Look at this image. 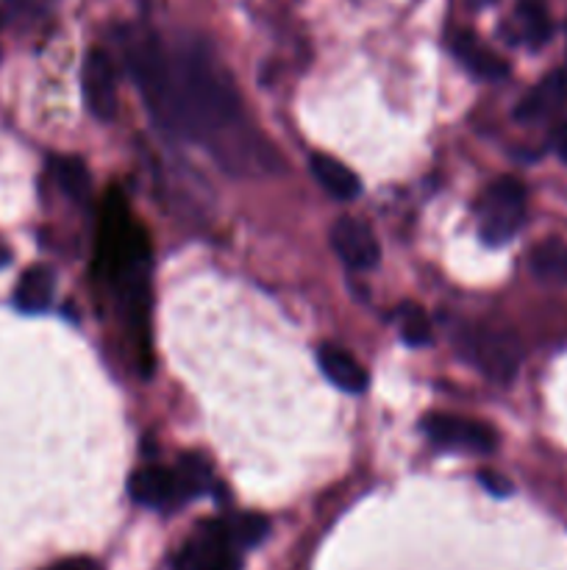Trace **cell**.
Here are the masks:
<instances>
[{"mask_svg": "<svg viewBox=\"0 0 567 570\" xmlns=\"http://www.w3.org/2000/svg\"><path fill=\"white\" fill-rule=\"evenodd\" d=\"M470 3H476V6H489V3H495V0H470Z\"/></svg>", "mask_w": 567, "mask_h": 570, "instance_id": "cell-24", "label": "cell"}, {"mask_svg": "<svg viewBox=\"0 0 567 570\" xmlns=\"http://www.w3.org/2000/svg\"><path fill=\"white\" fill-rule=\"evenodd\" d=\"M422 432L437 449L467 451V454H493L498 449V434L489 423L454 415H428Z\"/></svg>", "mask_w": 567, "mask_h": 570, "instance_id": "cell-6", "label": "cell"}, {"mask_svg": "<svg viewBox=\"0 0 567 570\" xmlns=\"http://www.w3.org/2000/svg\"><path fill=\"white\" fill-rule=\"evenodd\" d=\"M309 167H311V176L317 178L322 189H326L331 198L337 200H354L359 198L361 193V181L348 165H342L339 159L328 154H311L309 156Z\"/></svg>", "mask_w": 567, "mask_h": 570, "instance_id": "cell-12", "label": "cell"}, {"mask_svg": "<svg viewBox=\"0 0 567 570\" xmlns=\"http://www.w3.org/2000/svg\"><path fill=\"white\" fill-rule=\"evenodd\" d=\"M172 570H242V557L228 534L226 521H203L181 546Z\"/></svg>", "mask_w": 567, "mask_h": 570, "instance_id": "cell-5", "label": "cell"}, {"mask_svg": "<svg viewBox=\"0 0 567 570\" xmlns=\"http://www.w3.org/2000/svg\"><path fill=\"white\" fill-rule=\"evenodd\" d=\"M515 26L528 48H543L554 37V20H550L545 0H517Z\"/></svg>", "mask_w": 567, "mask_h": 570, "instance_id": "cell-16", "label": "cell"}, {"mask_svg": "<svg viewBox=\"0 0 567 570\" xmlns=\"http://www.w3.org/2000/svg\"><path fill=\"white\" fill-rule=\"evenodd\" d=\"M11 262V250H9V245L3 243V239H0V267H6Z\"/></svg>", "mask_w": 567, "mask_h": 570, "instance_id": "cell-23", "label": "cell"}, {"mask_svg": "<svg viewBox=\"0 0 567 570\" xmlns=\"http://www.w3.org/2000/svg\"><path fill=\"white\" fill-rule=\"evenodd\" d=\"M44 570H98V566H94L92 560H81V557H76V560L56 562V566H50Z\"/></svg>", "mask_w": 567, "mask_h": 570, "instance_id": "cell-22", "label": "cell"}, {"mask_svg": "<svg viewBox=\"0 0 567 570\" xmlns=\"http://www.w3.org/2000/svg\"><path fill=\"white\" fill-rule=\"evenodd\" d=\"M454 53L459 56V61L472 72V76L484 78V81H500V78L509 76V65H506L495 50H489L487 45L478 42L470 31L456 33Z\"/></svg>", "mask_w": 567, "mask_h": 570, "instance_id": "cell-11", "label": "cell"}, {"mask_svg": "<svg viewBox=\"0 0 567 570\" xmlns=\"http://www.w3.org/2000/svg\"><path fill=\"white\" fill-rule=\"evenodd\" d=\"M100 262L115 287L128 328L139 337V348L148 354V271L150 248L145 232L131 220L128 206L120 195H111L103 206V228H100Z\"/></svg>", "mask_w": 567, "mask_h": 570, "instance_id": "cell-2", "label": "cell"}, {"mask_svg": "<svg viewBox=\"0 0 567 570\" xmlns=\"http://www.w3.org/2000/svg\"><path fill=\"white\" fill-rule=\"evenodd\" d=\"M226 529H228V534H231L233 546L242 551V549H253V546H259L261 540L267 538V532H270V523H267L265 515H256V512H242V515L228 518Z\"/></svg>", "mask_w": 567, "mask_h": 570, "instance_id": "cell-19", "label": "cell"}, {"mask_svg": "<svg viewBox=\"0 0 567 570\" xmlns=\"http://www.w3.org/2000/svg\"><path fill=\"white\" fill-rule=\"evenodd\" d=\"M128 70L156 120L178 137L206 145L226 167L261 159L253 150L242 100L226 67L203 45L170 50L153 33L126 39Z\"/></svg>", "mask_w": 567, "mask_h": 570, "instance_id": "cell-1", "label": "cell"}, {"mask_svg": "<svg viewBox=\"0 0 567 570\" xmlns=\"http://www.w3.org/2000/svg\"><path fill=\"white\" fill-rule=\"evenodd\" d=\"M528 267H531V276L539 284L567 287V243H561V239H545L543 245H537L531 250Z\"/></svg>", "mask_w": 567, "mask_h": 570, "instance_id": "cell-15", "label": "cell"}, {"mask_svg": "<svg viewBox=\"0 0 567 570\" xmlns=\"http://www.w3.org/2000/svg\"><path fill=\"white\" fill-rule=\"evenodd\" d=\"M317 362H320V371L334 387H339L342 393L359 395L367 390V373L359 362L350 354H345L337 345H322L317 351Z\"/></svg>", "mask_w": 567, "mask_h": 570, "instance_id": "cell-10", "label": "cell"}, {"mask_svg": "<svg viewBox=\"0 0 567 570\" xmlns=\"http://www.w3.org/2000/svg\"><path fill=\"white\" fill-rule=\"evenodd\" d=\"M128 493L137 504L153 507V510H170V507H181L183 501H189L176 468L161 465L139 468L128 482Z\"/></svg>", "mask_w": 567, "mask_h": 570, "instance_id": "cell-7", "label": "cell"}, {"mask_svg": "<svg viewBox=\"0 0 567 570\" xmlns=\"http://www.w3.org/2000/svg\"><path fill=\"white\" fill-rule=\"evenodd\" d=\"M478 482H481V488L487 490L489 495H495V499H506V495L515 493V488H511L509 479L500 476V473H495V471H481L478 473Z\"/></svg>", "mask_w": 567, "mask_h": 570, "instance_id": "cell-21", "label": "cell"}, {"mask_svg": "<svg viewBox=\"0 0 567 570\" xmlns=\"http://www.w3.org/2000/svg\"><path fill=\"white\" fill-rule=\"evenodd\" d=\"M331 245L339 259L354 271H372L381 259V245L367 223L356 217H339L331 226Z\"/></svg>", "mask_w": 567, "mask_h": 570, "instance_id": "cell-8", "label": "cell"}, {"mask_svg": "<svg viewBox=\"0 0 567 570\" xmlns=\"http://www.w3.org/2000/svg\"><path fill=\"white\" fill-rule=\"evenodd\" d=\"M81 81L89 111L98 120H111L117 111V76L109 53H103V50H89L87 61H83Z\"/></svg>", "mask_w": 567, "mask_h": 570, "instance_id": "cell-9", "label": "cell"}, {"mask_svg": "<svg viewBox=\"0 0 567 570\" xmlns=\"http://www.w3.org/2000/svg\"><path fill=\"white\" fill-rule=\"evenodd\" d=\"M565 100L567 76L565 72H550L548 78H543V81L528 92V98L523 100L520 109H517V117H520V120H543V117L554 115Z\"/></svg>", "mask_w": 567, "mask_h": 570, "instance_id": "cell-14", "label": "cell"}, {"mask_svg": "<svg viewBox=\"0 0 567 570\" xmlns=\"http://www.w3.org/2000/svg\"><path fill=\"white\" fill-rule=\"evenodd\" d=\"M53 176L59 187L64 189L67 198H72L76 204H87L89 193H92V178H89L87 165L81 159L59 156V159H53Z\"/></svg>", "mask_w": 567, "mask_h": 570, "instance_id": "cell-17", "label": "cell"}, {"mask_svg": "<svg viewBox=\"0 0 567 570\" xmlns=\"http://www.w3.org/2000/svg\"><path fill=\"white\" fill-rule=\"evenodd\" d=\"M176 471L178 476H181L183 490H187L189 499H198V495H203L206 490L211 488V471L200 456H183L176 465Z\"/></svg>", "mask_w": 567, "mask_h": 570, "instance_id": "cell-20", "label": "cell"}, {"mask_svg": "<svg viewBox=\"0 0 567 570\" xmlns=\"http://www.w3.org/2000/svg\"><path fill=\"white\" fill-rule=\"evenodd\" d=\"M53 287H56V276L50 267L37 265L28 267L26 273L20 276L14 289V306L22 312V315H39L50 306L53 301Z\"/></svg>", "mask_w": 567, "mask_h": 570, "instance_id": "cell-13", "label": "cell"}, {"mask_svg": "<svg viewBox=\"0 0 567 570\" xmlns=\"http://www.w3.org/2000/svg\"><path fill=\"white\" fill-rule=\"evenodd\" d=\"M398 332L404 337L406 345L411 348H426L434 340V328L428 315L422 312V306L417 304H404L398 309Z\"/></svg>", "mask_w": 567, "mask_h": 570, "instance_id": "cell-18", "label": "cell"}, {"mask_svg": "<svg viewBox=\"0 0 567 570\" xmlns=\"http://www.w3.org/2000/svg\"><path fill=\"white\" fill-rule=\"evenodd\" d=\"M526 184L515 176H504L481 198L478 212V237L487 245H506L515 239L526 223Z\"/></svg>", "mask_w": 567, "mask_h": 570, "instance_id": "cell-4", "label": "cell"}, {"mask_svg": "<svg viewBox=\"0 0 567 570\" xmlns=\"http://www.w3.org/2000/svg\"><path fill=\"white\" fill-rule=\"evenodd\" d=\"M459 354L495 384H511L523 365V345L509 328L467 326L459 334Z\"/></svg>", "mask_w": 567, "mask_h": 570, "instance_id": "cell-3", "label": "cell"}]
</instances>
